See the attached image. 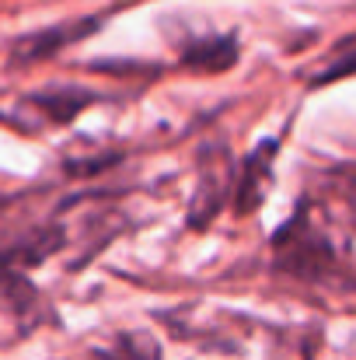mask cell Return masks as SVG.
I'll use <instances>...</instances> for the list:
<instances>
[{
	"mask_svg": "<svg viewBox=\"0 0 356 360\" xmlns=\"http://www.w3.org/2000/svg\"><path fill=\"white\" fill-rule=\"evenodd\" d=\"M272 266H276V273L294 276L311 287H332L343 280V262H339L332 241L315 228L304 203L272 235Z\"/></svg>",
	"mask_w": 356,
	"mask_h": 360,
	"instance_id": "1",
	"label": "cell"
},
{
	"mask_svg": "<svg viewBox=\"0 0 356 360\" xmlns=\"http://www.w3.org/2000/svg\"><path fill=\"white\" fill-rule=\"evenodd\" d=\"M235 165L228 143H206L199 150V172H196V193L189 203V228H210V221L224 210V203L235 196Z\"/></svg>",
	"mask_w": 356,
	"mask_h": 360,
	"instance_id": "2",
	"label": "cell"
},
{
	"mask_svg": "<svg viewBox=\"0 0 356 360\" xmlns=\"http://www.w3.org/2000/svg\"><path fill=\"white\" fill-rule=\"evenodd\" d=\"M276 150H279V136H269L262 140L248 158H244V168L235 182V210L237 214H255L269 193V182H272V161H276Z\"/></svg>",
	"mask_w": 356,
	"mask_h": 360,
	"instance_id": "3",
	"label": "cell"
},
{
	"mask_svg": "<svg viewBox=\"0 0 356 360\" xmlns=\"http://www.w3.org/2000/svg\"><path fill=\"white\" fill-rule=\"evenodd\" d=\"M95 28H98V21H63V25H49L42 32L21 35L11 49V60L14 63H42V60L63 53L67 46H74L77 39L91 35Z\"/></svg>",
	"mask_w": 356,
	"mask_h": 360,
	"instance_id": "4",
	"label": "cell"
},
{
	"mask_svg": "<svg viewBox=\"0 0 356 360\" xmlns=\"http://www.w3.org/2000/svg\"><path fill=\"white\" fill-rule=\"evenodd\" d=\"M182 63L196 74H224L237 63L235 35H203L182 46Z\"/></svg>",
	"mask_w": 356,
	"mask_h": 360,
	"instance_id": "5",
	"label": "cell"
},
{
	"mask_svg": "<svg viewBox=\"0 0 356 360\" xmlns=\"http://www.w3.org/2000/svg\"><path fill=\"white\" fill-rule=\"evenodd\" d=\"M25 105L32 112H39L46 122H70L74 116H81L88 105H95V95L84 91V88H49V91H39V95H28Z\"/></svg>",
	"mask_w": 356,
	"mask_h": 360,
	"instance_id": "6",
	"label": "cell"
},
{
	"mask_svg": "<svg viewBox=\"0 0 356 360\" xmlns=\"http://www.w3.org/2000/svg\"><path fill=\"white\" fill-rule=\"evenodd\" d=\"M105 360H161V350L147 333H122L112 350H105Z\"/></svg>",
	"mask_w": 356,
	"mask_h": 360,
	"instance_id": "7",
	"label": "cell"
},
{
	"mask_svg": "<svg viewBox=\"0 0 356 360\" xmlns=\"http://www.w3.org/2000/svg\"><path fill=\"white\" fill-rule=\"evenodd\" d=\"M350 74H356V39H346V42H343L339 60H336V63H329L318 77H311V84H315V88H322V84H332V81L350 77Z\"/></svg>",
	"mask_w": 356,
	"mask_h": 360,
	"instance_id": "8",
	"label": "cell"
}]
</instances>
